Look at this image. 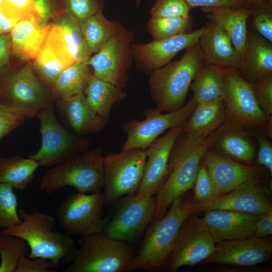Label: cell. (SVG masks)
Returning a JSON list of instances; mask_svg holds the SVG:
<instances>
[{
	"label": "cell",
	"mask_w": 272,
	"mask_h": 272,
	"mask_svg": "<svg viewBox=\"0 0 272 272\" xmlns=\"http://www.w3.org/2000/svg\"><path fill=\"white\" fill-rule=\"evenodd\" d=\"M27 243L12 235L0 234V272H15L20 258L26 255Z\"/></svg>",
	"instance_id": "cell-37"
},
{
	"label": "cell",
	"mask_w": 272,
	"mask_h": 272,
	"mask_svg": "<svg viewBox=\"0 0 272 272\" xmlns=\"http://www.w3.org/2000/svg\"><path fill=\"white\" fill-rule=\"evenodd\" d=\"M34 60L33 69L50 88L60 74L67 67L46 40Z\"/></svg>",
	"instance_id": "cell-35"
},
{
	"label": "cell",
	"mask_w": 272,
	"mask_h": 272,
	"mask_svg": "<svg viewBox=\"0 0 272 272\" xmlns=\"http://www.w3.org/2000/svg\"><path fill=\"white\" fill-rule=\"evenodd\" d=\"M253 17L254 27L259 34L269 42H272V15L271 6L257 8Z\"/></svg>",
	"instance_id": "cell-45"
},
{
	"label": "cell",
	"mask_w": 272,
	"mask_h": 272,
	"mask_svg": "<svg viewBox=\"0 0 272 272\" xmlns=\"http://www.w3.org/2000/svg\"><path fill=\"white\" fill-rule=\"evenodd\" d=\"M2 1L3 0H0V7H1V3H2Z\"/></svg>",
	"instance_id": "cell-57"
},
{
	"label": "cell",
	"mask_w": 272,
	"mask_h": 272,
	"mask_svg": "<svg viewBox=\"0 0 272 272\" xmlns=\"http://www.w3.org/2000/svg\"><path fill=\"white\" fill-rule=\"evenodd\" d=\"M20 225L0 230V234L14 235L24 239L30 249V258H42L49 260L53 268L61 261L71 262L78 248L67 234L53 231L55 220L40 211H18Z\"/></svg>",
	"instance_id": "cell-3"
},
{
	"label": "cell",
	"mask_w": 272,
	"mask_h": 272,
	"mask_svg": "<svg viewBox=\"0 0 272 272\" xmlns=\"http://www.w3.org/2000/svg\"><path fill=\"white\" fill-rule=\"evenodd\" d=\"M89 66L87 63L75 62L62 71L50 88L54 102L84 94L90 74Z\"/></svg>",
	"instance_id": "cell-33"
},
{
	"label": "cell",
	"mask_w": 272,
	"mask_h": 272,
	"mask_svg": "<svg viewBox=\"0 0 272 272\" xmlns=\"http://www.w3.org/2000/svg\"><path fill=\"white\" fill-rule=\"evenodd\" d=\"M230 124L226 119L212 130H182L178 135L170 154L168 175L156 193L153 221L160 219L175 199L193 187L204 154Z\"/></svg>",
	"instance_id": "cell-1"
},
{
	"label": "cell",
	"mask_w": 272,
	"mask_h": 272,
	"mask_svg": "<svg viewBox=\"0 0 272 272\" xmlns=\"http://www.w3.org/2000/svg\"><path fill=\"white\" fill-rule=\"evenodd\" d=\"M211 23L228 35L236 50L244 57L247 39V21L252 10L230 7L202 8Z\"/></svg>",
	"instance_id": "cell-27"
},
{
	"label": "cell",
	"mask_w": 272,
	"mask_h": 272,
	"mask_svg": "<svg viewBox=\"0 0 272 272\" xmlns=\"http://www.w3.org/2000/svg\"><path fill=\"white\" fill-rule=\"evenodd\" d=\"M246 3H247L249 5L250 4H253L255 5L257 8H260L263 7L265 6H267L266 5L264 0H244Z\"/></svg>",
	"instance_id": "cell-55"
},
{
	"label": "cell",
	"mask_w": 272,
	"mask_h": 272,
	"mask_svg": "<svg viewBox=\"0 0 272 272\" xmlns=\"http://www.w3.org/2000/svg\"><path fill=\"white\" fill-rule=\"evenodd\" d=\"M263 178L253 179L207 202L192 201L193 211L229 210L258 215L272 212L271 203L263 188Z\"/></svg>",
	"instance_id": "cell-16"
},
{
	"label": "cell",
	"mask_w": 272,
	"mask_h": 272,
	"mask_svg": "<svg viewBox=\"0 0 272 272\" xmlns=\"http://www.w3.org/2000/svg\"><path fill=\"white\" fill-rule=\"evenodd\" d=\"M216 243L202 218L195 213L184 220L164 270L175 272L184 265L193 266L209 257Z\"/></svg>",
	"instance_id": "cell-11"
},
{
	"label": "cell",
	"mask_w": 272,
	"mask_h": 272,
	"mask_svg": "<svg viewBox=\"0 0 272 272\" xmlns=\"http://www.w3.org/2000/svg\"><path fill=\"white\" fill-rule=\"evenodd\" d=\"M63 8L79 21L101 10L99 0H63Z\"/></svg>",
	"instance_id": "cell-43"
},
{
	"label": "cell",
	"mask_w": 272,
	"mask_h": 272,
	"mask_svg": "<svg viewBox=\"0 0 272 272\" xmlns=\"http://www.w3.org/2000/svg\"><path fill=\"white\" fill-rule=\"evenodd\" d=\"M202 160L219 195L229 192L249 180L264 177L261 168L237 161L212 148L206 152Z\"/></svg>",
	"instance_id": "cell-21"
},
{
	"label": "cell",
	"mask_w": 272,
	"mask_h": 272,
	"mask_svg": "<svg viewBox=\"0 0 272 272\" xmlns=\"http://www.w3.org/2000/svg\"><path fill=\"white\" fill-rule=\"evenodd\" d=\"M190 7L185 0H157L151 11L152 17H190Z\"/></svg>",
	"instance_id": "cell-40"
},
{
	"label": "cell",
	"mask_w": 272,
	"mask_h": 272,
	"mask_svg": "<svg viewBox=\"0 0 272 272\" xmlns=\"http://www.w3.org/2000/svg\"><path fill=\"white\" fill-rule=\"evenodd\" d=\"M248 128L230 123L216 138L212 148L216 151L237 161L250 164L254 160L255 151L248 135Z\"/></svg>",
	"instance_id": "cell-28"
},
{
	"label": "cell",
	"mask_w": 272,
	"mask_h": 272,
	"mask_svg": "<svg viewBox=\"0 0 272 272\" xmlns=\"http://www.w3.org/2000/svg\"><path fill=\"white\" fill-rule=\"evenodd\" d=\"M250 84L259 107L267 117L272 116V77Z\"/></svg>",
	"instance_id": "cell-42"
},
{
	"label": "cell",
	"mask_w": 272,
	"mask_h": 272,
	"mask_svg": "<svg viewBox=\"0 0 272 272\" xmlns=\"http://www.w3.org/2000/svg\"><path fill=\"white\" fill-rule=\"evenodd\" d=\"M45 84L30 65L14 70L8 66L0 73V102L26 118L37 117L54 104Z\"/></svg>",
	"instance_id": "cell-6"
},
{
	"label": "cell",
	"mask_w": 272,
	"mask_h": 272,
	"mask_svg": "<svg viewBox=\"0 0 272 272\" xmlns=\"http://www.w3.org/2000/svg\"><path fill=\"white\" fill-rule=\"evenodd\" d=\"M102 192H78L63 201L56 211L58 223L68 235L87 238L100 233L109 219L103 216Z\"/></svg>",
	"instance_id": "cell-10"
},
{
	"label": "cell",
	"mask_w": 272,
	"mask_h": 272,
	"mask_svg": "<svg viewBox=\"0 0 272 272\" xmlns=\"http://www.w3.org/2000/svg\"><path fill=\"white\" fill-rule=\"evenodd\" d=\"M226 120L223 100L196 104L193 111L184 124L183 131L212 130Z\"/></svg>",
	"instance_id": "cell-34"
},
{
	"label": "cell",
	"mask_w": 272,
	"mask_h": 272,
	"mask_svg": "<svg viewBox=\"0 0 272 272\" xmlns=\"http://www.w3.org/2000/svg\"><path fill=\"white\" fill-rule=\"evenodd\" d=\"M185 50L180 59L150 73L148 84L150 95L161 112H173L185 105L191 83L205 64L198 44Z\"/></svg>",
	"instance_id": "cell-4"
},
{
	"label": "cell",
	"mask_w": 272,
	"mask_h": 272,
	"mask_svg": "<svg viewBox=\"0 0 272 272\" xmlns=\"http://www.w3.org/2000/svg\"><path fill=\"white\" fill-rule=\"evenodd\" d=\"M185 193L175 199L160 219L153 221L141 248L127 265L126 271L164 270L183 223L194 213L192 200Z\"/></svg>",
	"instance_id": "cell-2"
},
{
	"label": "cell",
	"mask_w": 272,
	"mask_h": 272,
	"mask_svg": "<svg viewBox=\"0 0 272 272\" xmlns=\"http://www.w3.org/2000/svg\"><path fill=\"white\" fill-rule=\"evenodd\" d=\"M220 70L225 87L226 119L242 128H262L269 117L266 116L258 105L251 84L237 71Z\"/></svg>",
	"instance_id": "cell-12"
},
{
	"label": "cell",
	"mask_w": 272,
	"mask_h": 272,
	"mask_svg": "<svg viewBox=\"0 0 272 272\" xmlns=\"http://www.w3.org/2000/svg\"><path fill=\"white\" fill-rule=\"evenodd\" d=\"M198 44L205 64L238 73L241 70L244 57L235 48L227 33L218 25L207 24Z\"/></svg>",
	"instance_id": "cell-22"
},
{
	"label": "cell",
	"mask_w": 272,
	"mask_h": 272,
	"mask_svg": "<svg viewBox=\"0 0 272 272\" xmlns=\"http://www.w3.org/2000/svg\"><path fill=\"white\" fill-rule=\"evenodd\" d=\"M196 105L192 97L182 108L173 112L164 113L157 108L145 110L144 119L132 120L122 126L127 139L122 145V150H145L166 130L184 123Z\"/></svg>",
	"instance_id": "cell-15"
},
{
	"label": "cell",
	"mask_w": 272,
	"mask_h": 272,
	"mask_svg": "<svg viewBox=\"0 0 272 272\" xmlns=\"http://www.w3.org/2000/svg\"><path fill=\"white\" fill-rule=\"evenodd\" d=\"M0 11L7 17L19 20L34 14L33 0H3Z\"/></svg>",
	"instance_id": "cell-44"
},
{
	"label": "cell",
	"mask_w": 272,
	"mask_h": 272,
	"mask_svg": "<svg viewBox=\"0 0 272 272\" xmlns=\"http://www.w3.org/2000/svg\"><path fill=\"white\" fill-rule=\"evenodd\" d=\"M198 270L206 272H263L267 271V268L257 266L250 267L238 266L229 265L210 264L202 266Z\"/></svg>",
	"instance_id": "cell-50"
},
{
	"label": "cell",
	"mask_w": 272,
	"mask_h": 272,
	"mask_svg": "<svg viewBox=\"0 0 272 272\" xmlns=\"http://www.w3.org/2000/svg\"><path fill=\"white\" fill-rule=\"evenodd\" d=\"M271 254V239L253 236L216 243L213 253L200 264L255 266L266 262Z\"/></svg>",
	"instance_id": "cell-19"
},
{
	"label": "cell",
	"mask_w": 272,
	"mask_h": 272,
	"mask_svg": "<svg viewBox=\"0 0 272 272\" xmlns=\"http://www.w3.org/2000/svg\"><path fill=\"white\" fill-rule=\"evenodd\" d=\"M259 215L217 210L205 212L202 218L215 242L218 243L253 236Z\"/></svg>",
	"instance_id": "cell-23"
},
{
	"label": "cell",
	"mask_w": 272,
	"mask_h": 272,
	"mask_svg": "<svg viewBox=\"0 0 272 272\" xmlns=\"http://www.w3.org/2000/svg\"><path fill=\"white\" fill-rule=\"evenodd\" d=\"M102 151L96 148L77 154L48 169L42 177L39 188L51 194L65 186L78 192L99 193L104 187Z\"/></svg>",
	"instance_id": "cell-5"
},
{
	"label": "cell",
	"mask_w": 272,
	"mask_h": 272,
	"mask_svg": "<svg viewBox=\"0 0 272 272\" xmlns=\"http://www.w3.org/2000/svg\"><path fill=\"white\" fill-rule=\"evenodd\" d=\"M48 28L34 14L20 20L10 31L12 54L22 60H34L46 38Z\"/></svg>",
	"instance_id": "cell-25"
},
{
	"label": "cell",
	"mask_w": 272,
	"mask_h": 272,
	"mask_svg": "<svg viewBox=\"0 0 272 272\" xmlns=\"http://www.w3.org/2000/svg\"><path fill=\"white\" fill-rule=\"evenodd\" d=\"M18 21L7 17L0 11V33H10Z\"/></svg>",
	"instance_id": "cell-53"
},
{
	"label": "cell",
	"mask_w": 272,
	"mask_h": 272,
	"mask_svg": "<svg viewBox=\"0 0 272 272\" xmlns=\"http://www.w3.org/2000/svg\"><path fill=\"white\" fill-rule=\"evenodd\" d=\"M191 17H152L148 22V30L154 39H164L192 32Z\"/></svg>",
	"instance_id": "cell-36"
},
{
	"label": "cell",
	"mask_w": 272,
	"mask_h": 272,
	"mask_svg": "<svg viewBox=\"0 0 272 272\" xmlns=\"http://www.w3.org/2000/svg\"><path fill=\"white\" fill-rule=\"evenodd\" d=\"M238 73L250 83L272 77L271 43L256 33L248 34L244 63Z\"/></svg>",
	"instance_id": "cell-26"
},
{
	"label": "cell",
	"mask_w": 272,
	"mask_h": 272,
	"mask_svg": "<svg viewBox=\"0 0 272 272\" xmlns=\"http://www.w3.org/2000/svg\"><path fill=\"white\" fill-rule=\"evenodd\" d=\"M134 255L127 243L100 233L86 238L63 271H125Z\"/></svg>",
	"instance_id": "cell-7"
},
{
	"label": "cell",
	"mask_w": 272,
	"mask_h": 272,
	"mask_svg": "<svg viewBox=\"0 0 272 272\" xmlns=\"http://www.w3.org/2000/svg\"><path fill=\"white\" fill-rule=\"evenodd\" d=\"M272 234V212L264 213L258 216L256 221L253 236L263 238Z\"/></svg>",
	"instance_id": "cell-51"
},
{
	"label": "cell",
	"mask_w": 272,
	"mask_h": 272,
	"mask_svg": "<svg viewBox=\"0 0 272 272\" xmlns=\"http://www.w3.org/2000/svg\"><path fill=\"white\" fill-rule=\"evenodd\" d=\"M12 54L9 33H0V73L7 67Z\"/></svg>",
	"instance_id": "cell-52"
},
{
	"label": "cell",
	"mask_w": 272,
	"mask_h": 272,
	"mask_svg": "<svg viewBox=\"0 0 272 272\" xmlns=\"http://www.w3.org/2000/svg\"><path fill=\"white\" fill-rule=\"evenodd\" d=\"M51 262L42 258H30L26 255L22 256L15 272H52Z\"/></svg>",
	"instance_id": "cell-47"
},
{
	"label": "cell",
	"mask_w": 272,
	"mask_h": 272,
	"mask_svg": "<svg viewBox=\"0 0 272 272\" xmlns=\"http://www.w3.org/2000/svg\"><path fill=\"white\" fill-rule=\"evenodd\" d=\"M141 1L142 0H135V4H137V6H138L140 4Z\"/></svg>",
	"instance_id": "cell-56"
},
{
	"label": "cell",
	"mask_w": 272,
	"mask_h": 272,
	"mask_svg": "<svg viewBox=\"0 0 272 272\" xmlns=\"http://www.w3.org/2000/svg\"><path fill=\"white\" fill-rule=\"evenodd\" d=\"M48 24L45 40L68 66L75 62H88L91 55L87 49L79 21L69 12L61 10Z\"/></svg>",
	"instance_id": "cell-18"
},
{
	"label": "cell",
	"mask_w": 272,
	"mask_h": 272,
	"mask_svg": "<svg viewBox=\"0 0 272 272\" xmlns=\"http://www.w3.org/2000/svg\"><path fill=\"white\" fill-rule=\"evenodd\" d=\"M156 209L154 196L136 197L135 193L126 195L115 214L105 226L103 234L126 243L133 242L153 221Z\"/></svg>",
	"instance_id": "cell-14"
},
{
	"label": "cell",
	"mask_w": 272,
	"mask_h": 272,
	"mask_svg": "<svg viewBox=\"0 0 272 272\" xmlns=\"http://www.w3.org/2000/svg\"><path fill=\"white\" fill-rule=\"evenodd\" d=\"M79 24L91 56L97 52L113 36L124 28L119 22L107 19L101 10L80 20Z\"/></svg>",
	"instance_id": "cell-29"
},
{
	"label": "cell",
	"mask_w": 272,
	"mask_h": 272,
	"mask_svg": "<svg viewBox=\"0 0 272 272\" xmlns=\"http://www.w3.org/2000/svg\"><path fill=\"white\" fill-rule=\"evenodd\" d=\"M37 117L40 123L41 145L39 150L29 157L37 161L40 166L52 167L88 150L89 140L62 126L55 115L53 105L43 110Z\"/></svg>",
	"instance_id": "cell-8"
},
{
	"label": "cell",
	"mask_w": 272,
	"mask_h": 272,
	"mask_svg": "<svg viewBox=\"0 0 272 272\" xmlns=\"http://www.w3.org/2000/svg\"><path fill=\"white\" fill-rule=\"evenodd\" d=\"M58 112L72 132L79 135L102 130L108 119L98 114L89 104L84 94L55 100Z\"/></svg>",
	"instance_id": "cell-24"
},
{
	"label": "cell",
	"mask_w": 272,
	"mask_h": 272,
	"mask_svg": "<svg viewBox=\"0 0 272 272\" xmlns=\"http://www.w3.org/2000/svg\"><path fill=\"white\" fill-rule=\"evenodd\" d=\"M190 8L194 7H230L247 8L249 5L244 0H185Z\"/></svg>",
	"instance_id": "cell-49"
},
{
	"label": "cell",
	"mask_w": 272,
	"mask_h": 272,
	"mask_svg": "<svg viewBox=\"0 0 272 272\" xmlns=\"http://www.w3.org/2000/svg\"><path fill=\"white\" fill-rule=\"evenodd\" d=\"M258 143L257 161L272 175V145L264 134L256 132L254 134Z\"/></svg>",
	"instance_id": "cell-48"
},
{
	"label": "cell",
	"mask_w": 272,
	"mask_h": 272,
	"mask_svg": "<svg viewBox=\"0 0 272 272\" xmlns=\"http://www.w3.org/2000/svg\"><path fill=\"white\" fill-rule=\"evenodd\" d=\"M133 38V32L124 28L109 39L88 61L87 64L93 68V75L123 89L128 81L127 72L132 58L131 45Z\"/></svg>",
	"instance_id": "cell-13"
},
{
	"label": "cell",
	"mask_w": 272,
	"mask_h": 272,
	"mask_svg": "<svg viewBox=\"0 0 272 272\" xmlns=\"http://www.w3.org/2000/svg\"><path fill=\"white\" fill-rule=\"evenodd\" d=\"M184 124L176 125L157 139L146 149V162L136 197L154 196L168 173V161L174 143L183 130Z\"/></svg>",
	"instance_id": "cell-20"
},
{
	"label": "cell",
	"mask_w": 272,
	"mask_h": 272,
	"mask_svg": "<svg viewBox=\"0 0 272 272\" xmlns=\"http://www.w3.org/2000/svg\"><path fill=\"white\" fill-rule=\"evenodd\" d=\"M207 25L187 33L146 43L131 45L132 58L141 72L150 73L171 61L180 51L198 44Z\"/></svg>",
	"instance_id": "cell-17"
},
{
	"label": "cell",
	"mask_w": 272,
	"mask_h": 272,
	"mask_svg": "<svg viewBox=\"0 0 272 272\" xmlns=\"http://www.w3.org/2000/svg\"><path fill=\"white\" fill-rule=\"evenodd\" d=\"M193 186L194 195L192 200L194 203L207 202L219 195L218 189L202 160Z\"/></svg>",
	"instance_id": "cell-39"
},
{
	"label": "cell",
	"mask_w": 272,
	"mask_h": 272,
	"mask_svg": "<svg viewBox=\"0 0 272 272\" xmlns=\"http://www.w3.org/2000/svg\"><path fill=\"white\" fill-rule=\"evenodd\" d=\"M196 104L223 100L225 87L220 70L204 64L195 75L190 86Z\"/></svg>",
	"instance_id": "cell-31"
},
{
	"label": "cell",
	"mask_w": 272,
	"mask_h": 272,
	"mask_svg": "<svg viewBox=\"0 0 272 272\" xmlns=\"http://www.w3.org/2000/svg\"><path fill=\"white\" fill-rule=\"evenodd\" d=\"M40 166L36 160L19 155L0 158V182L11 184L17 190H24L34 179Z\"/></svg>",
	"instance_id": "cell-32"
},
{
	"label": "cell",
	"mask_w": 272,
	"mask_h": 272,
	"mask_svg": "<svg viewBox=\"0 0 272 272\" xmlns=\"http://www.w3.org/2000/svg\"><path fill=\"white\" fill-rule=\"evenodd\" d=\"M34 14L44 25L47 22L63 8V0H33Z\"/></svg>",
	"instance_id": "cell-46"
},
{
	"label": "cell",
	"mask_w": 272,
	"mask_h": 272,
	"mask_svg": "<svg viewBox=\"0 0 272 272\" xmlns=\"http://www.w3.org/2000/svg\"><path fill=\"white\" fill-rule=\"evenodd\" d=\"M263 129L264 135L270 140L272 139V116H270Z\"/></svg>",
	"instance_id": "cell-54"
},
{
	"label": "cell",
	"mask_w": 272,
	"mask_h": 272,
	"mask_svg": "<svg viewBox=\"0 0 272 272\" xmlns=\"http://www.w3.org/2000/svg\"><path fill=\"white\" fill-rule=\"evenodd\" d=\"M145 150H122L103 157L104 203L135 193L143 178L146 162Z\"/></svg>",
	"instance_id": "cell-9"
},
{
	"label": "cell",
	"mask_w": 272,
	"mask_h": 272,
	"mask_svg": "<svg viewBox=\"0 0 272 272\" xmlns=\"http://www.w3.org/2000/svg\"><path fill=\"white\" fill-rule=\"evenodd\" d=\"M13 186L0 182V229L22 223L17 212L18 200Z\"/></svg>",
	"instance_id": "cell-38"
},
{
	"label": "cell",
	"mask_w": 272,
	"mask_h": 272,
	"mask_svg": "<svg viewBox=\"0 0 272 272\" xmlns=\"http://www.w3.org/2000/svg\"><path fill=\"white\" fill-rule=\"evenodd\" d=\"M26 118L19 111L0 102V142L20 126Z\"/></svg>",
	"instance_id": "cell-41"
},
{
	"label": "cell",
	"mask_w": 272,
	"mask_h": 272,
	"mask_svg": "<svg viewBox=\"0 0 272 272\" xmlns=\"http://www.w3.org/2000/svg\"><path fill=\"white\" fill-rule=\"evenodd\" d=\"M84 94L91 107L101 116L109 118L114 104L127 94L115 85L90 74Z\"/></svg>",
	"instance_id": "cell-30"
}]
</instances>
